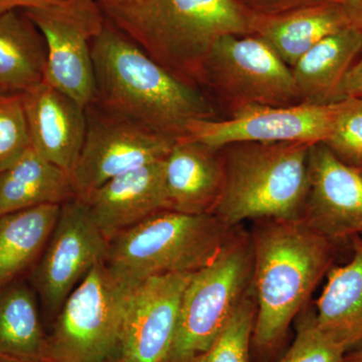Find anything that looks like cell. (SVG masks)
<instances>
[{
    "instance_id": "obj_1",
    "label": "cell",
    "mask_w": 362,
    "mask_h": 362,
    "mask_svg": "<svg viewBox=\"0 0 362 362\" xmlns=\"http://www.w3.org/2000/svg\"><path fill=\"white\" fill-rule=\"evenodd\" d=\"M250 233L257 304L251 351L268 359L284 345L293 321L332 268L337 244L303 220L255 221Z\"/></svg>"
},
{
    "instance_id": "obj_2",
    "label": "cell",
    "mask_w": 362,
    "mask_h": 362,
    "mask_svg": "<svg viewBox=\"0 0 362 362\" xmlns=\"http://www.w3.org/2000/svg\"><path fill=\"white\" fill-rule=\"evenodd\" d=\"M96 98L105 110L149 129L185 137L194 121L220 119L201 88L176 78L110 21L92 42Z\"/></svg>"
},
{
    "instance_id": "obj_3",
    "label": "cell",
    "mask_w": 362,
    "mask_h": 362,
    "mask_svg": "<svg viewBox=\"0 0 362 362\" xmlns=\"http://www.w3.org/2000/svg\"><path fill=\"white\" fill-rule=\"evenodd\" d=\"M100 8L150 58L197 88L214 45L226 35H252L256 16L235 0H135Z\"/></svg>"
},
{
    "instance_id": "obj_4",
    "label": "cell",
    "mask_w": 362,
    "mask_h": 362,
    "mask_svg": "<svg viewBox=\"0 0 362 362\" xmlns=\"http://www.w3.org/2000/svg\"><path fill=\"white\" fill-rule=\"evenodd\" d=\"M311 144L235 142L221 147L225 181L213 214L226 225L303 218Z\"/></svg>"
},
{
    "instance_id": "obj_5",
    "label": "cell",
    "mask_w": 362,
    "mask_h": 362,
    "mask_svg": "<svg viewBox=\"0 0 362 362\" xmlns=\"http://www.w3.org/2000/svg\"><path fill=\"white\" fill-rule=\"evenodd\" d=\"M240 228L211 214L159 211L109 240L105 263L131 286L153 276L194 273L211 263Z\"/></svg>"
},
{
    "instance_id": "obj_6",
    "label": "cell",
    "mask_w": 362,
    "mask_h": 362,
    "mask_svg": "<svg viewBox=\"0 0 362 362\" xmlns=\"http://www.w3.org/2000/svg\"><path fill=\"white\" fill-rule=\"evenodd\" d=\"M252 278L251 233L240 228L211 263L192 275L166 362H194L211 349L252 289Z\"/></svg>"
},
{
    "instance_id": "obj_7",
    "label": "cell",
    "mask_w": 362,
    "mask_h": 362,
    "mask_svg": "<svg viewBox=\"0 0 362 362\" xmlns=\"http://www.w3.org/2000/svg\"><path fill=\"white\" fill-rule=\"evenodd\" d=\"M133 287L105 261L93 267L54 318L45 362H101L119 356Z\"/></svg>"
},
{
    "instance_id": "obj_8",
    "label": "cell",
    "mask_w": 362,
    "mask_h": 362,
    "mask_svg": "<svg viewBox=\"0 0 362 362\" xmlns=\"http://www.w3.org/2000/svg\"><path fill=\"white\" fill-rule=\"evenodd\" d=\"M226 110L300 103L290 66L257 35H226L209 52L202 87Z\"/></svg>"
},
{
    "instance_id": "obj_9",
    "label": "cell",
    "mask_w": 362,
    "mask_h": 362,
    "mask_svg": "<svg viewBox=\"0 0 362 362\" xmlns=\"http://www.w3.org/2000/svg\"><path fill=\"white\" fill-rule=\"evenodd\" d=\"M23 13L47 42L45 82L87 109L96 98L92 42L106 21L99 4L96 0H66Z\"/></svg>"
},
{
    "instance_id": "obj_10",
    "label": "cell",
    "mask_w": 362,
    "mask_h": 362,
    "mask_svg": "<svg viewBox=\"0 0 362 362\" xmlns=\"http://www.w3.org/2000/svg\"><path fill=\"white\" fill-rule=\"evenodd\" d=\"M107 252L108 240L85 202L76 197L62 204L47 247L28 276L45 316L54 320L69 295Z\"/></svg>"
},
{
    "instance_id": "obj_11",
    "label": "cell",
    "mask_w": 362,
    "mask_h": 362,
    "mask_svg": "<svg viewBox=\"0 0 362 362\" xmlns=\"http://www.w3.org/2000/svg\"><path fill=\"white\" fill-rule=\"evenodd\" d=\"M106 114L87 118L84 143L71 171L76 197L81 201L116 176L164 160L177 139Z\"/></svg>"
},
{
    "instance_id": "obj_12",
    "label": "cell",
    "mask_w": 362,
    "mask_h": 362,
    "mask_svg": "<svg viewBox=\"0 0 362 362\" xmlns=\"http://www.w3.org/2000/svg\"><path fill=\"white\" fill-rule=\"evenodd\" d=\"M338 102L286 106H250L225 119L194 121L187 137L213 148L235 142L325 143L332 131Z\"/></svg>"
},
{
    "instance_id": "obj_13",
    "label": "cell",
    "mask_w": 362,
    "mask_h": 362,
    "mask_svg": "<svg viewBox=\"0 0 362 362\" xmlns=\"http://www.w3.org/2000/svg\"><path fill=\"white\" fill-rule=\"evenodd\" d=\"M194 273L145 279L131 291L119 356L126 362H166L180 321L181 304Z\"/></svg>"
},
{
    "instance_id": "obj_14",
    "label": "cell",
    "mask_w": 362,
    "mask_h": 362,
    "mask_svg": "<svg viewBox=\"0 0 362 362\" xmlns=\"http://www.w3.org/2000/svg\"><path fill=\"white\" fill-rule=\"evenodd\" d=\"M302 220L337 244L362 235V175L324 143L312 145L309 151V189Z\"/></svg>"
},
{
    "instance_id": "obj_15",
    "label": "cell",
    "mask_w": 362,
    "mask_h": 362,
    "mask_svg": "<svg viewBox=\"0 0 362 362\" xmlns=\"http://www.w3.org/2000/svg\"><path fill=\"white\" fill-rule=\"evenodd\" d=\"M164 161L116 176L83 199L108 242L149 216L169 211Z\"/></svg>"
},
{
    "instance_id": "obj_16",
    "label": "cell",
    "mask_w": 362,
    "mask_h": 362,
    "mask_svg": "<svg viewBox=\"0 0 362 362\" xmlns=\"http://www.w3.org/2000/svg\"><path fill=\"white\" fill-rule=\"evenodd\" d=\"M21 95L32 148L71 175L85 140L87 109L45 82Z\"/></svg>"
},
{
    "instance_id": "obj_17",
    "label": "cell",
    "mask_w": 362,
    "mask_h": 362,
    "mask_svg": "<svg viewBox=\"0 0 362 362\" xmlns=\"http://www.w3.org/2000/svg\"><path fill=\"white\" fill-rule=\"evenodd\" d=\"M169 211L211 214L225 181L221 150L192 138H177L164 161Z\"/></svg>"
},
{
    "instance_id": "obj_18",
    "label": "cell",
    "mask_w": 362,
    "mask_h": 362,
    "mask_svg": "<svg viewBox=\"0 0 362 362\" xmlns=\"http://www.w3.org/2000/svg\"><path fill=\"white\" fill-rule=\"evenodd\" d=\"M354 25L338 1L325 2L269 16H255L252 35L270 45L293 68L317 42Z\"/></svg>"
},
{
    "instance_id": "obj_19",
    "label": "cell",
    "mask_w": 362,
    "mask_h": 362,
    "mask_svg": "<svg viewBox=\"0 0 362 362\" xmlns=\"http://www.w3.org/2000/svg\"><path fill=\"white\" fill-rule=\"evenodd\" d=\"M362 52V28L349 25L324 37L291 69L300 103L330 104Z\"/></svg>"
},
{
    "instance_id": "obj_20",
    "label": "cell",
    "mask_w": 362,
    "mask_h": 362,
    "mask_svg": "<svg viewBox=\"0 0 362 362\" xmlns=\"http://www.w3.org/2000/svg\"><path fill=\"white\" fill-rule=\"evenodd\" d=\"M350 240L351 259L330 269L327 283L315 303L319 327L346 352L362 347V235Z\"/></svg>"
},
{
    "instance_id": "obj_21",
    "label": "cell",
    "mask_w": 362,
    "mask_h": 362,
    "mask_svg": "<svg viewBox=\"0 0 362 362\" xmlns=\"http://www.w3.org/2000/svg\"><path fill=\"white\" fill-rule=\"evenodd\" d=\"M47 42L21 9L0 13V94H23L45 82Z\"/></svg>"
},
{
    "instance_id": "obj_22",
    "label": "cell",
    "mask_w": 362,
    "mask_h": 362,
    "mask_svg": "<svg viewBox=\"0 0 362 362\" xmlns=\"http://www.w3.org/2000/svg\"><path fill=\"white\" fill-rule=\"evenodd\" d=\"M76 199L71 175L30 147L0 171V216Z\"/></svg>"
},
{
    "instance_id": "obj_23",
    "label": "cell",
    "mask_w": 362,
    "mask_h": 362,
    "mask_svg": "<svg viewBox=\"0 0 362 362\" xmlns=\"http://www.w3.org/2000/svg\"><path fill=\"white\" fill-rule=\"evenodd\" d=\"M62 204H42L0 216V286L25 278L44 252Z\"/></svg>"
},
{
    "instance_id": "obj_24",
    "label": "cell",
    "mask_w": 362,
    "mask_h": 362,
    "mask_svg": "<svg viewBox=\"0 0 362 362\" xmlns=\"http://www.w3.org/2000/svg\"><path fill=\"white\" fill-rule=\"evenodd\" d=\"M40 300L28 279L0 286V357L45 362L47 334Z\"/></svg>"
},
{
    "instance_id": "obj_25",
    "label": "cell",
    "mask_w": 362,
    "mask_h": 362,
    "mask_svg": "<svg viewBox=\"0 0 362 362\" xmlns=\"http://www.w3.org/2000/svg\"><path fill=\"white\" fill-rule=\"evenodd\" d=\"M256 311L252 286L218 339L194 362H251V341Z\"/></svg>"
},
{
    "instance_id": "obj_26",
    "label": "cell",
    "mask_w": 362,
    "mask_h": 362,
    "mask_svg": "<svg viewBox=\"0 0 362 362\" xmlns=\"http://www.w3.org/2000/svg\"><path fill=\"white\" fill-rule=\"evenodd\" d=\"M345 354L342 345L319 327L315 311L305 308L300 313L294 341L276 362H343Z\"/></svg>"
},
{
    "instance_id": "obj_27",
    "label": "cell",
    "mask_w": 362,
    "mask_h": 362,
    "mask_svg": "<svg viewBox=\"0 0 362 362\" xmlns=\"http://www.w3.org/2000/svg\"><path fill=\"white\" fill-rule=\"evenodd\" d=\"M324 144L340 160L358 168L362 162V97L338 101L332 131Z\"/></svg>"
},
{
    "instance_id": "obj_28",
    "label": "cell",
    "mask_w": 362,
    "mask_h": 362,
    "mask_svg": "<svg viewBox=\"0 0 362 362\" xmlns=\"http://www.w3.org/2000/svg\"><path fill=\"white\" fill-rule=\"evenodd\" d=\"M30 147L23 95L0 94V171Z\"/></svg>"
},
{
    "instance_id": "obj_29",
    "label": "cell",
    "mask_w": 362,
    "mask_h": 362,
    "mask_svg": "<svg viewBox=\"0 0 362 362\" xmlns=\"http://www.w3.org/2000/svg\"><path fill=\"white\" fill-rule=\"evenodd\" d=\"M239 6L257 16H276L302 7L339 0H235Z\"/></svg>"
},
{
    "instance_id": "obj_30",
    "label": "cell",
    "mask_w": 362,
    "mask_h": 362,
    "mask_svg": "<svg viewBox=\"0 0 362 362\" xmlns=\"http://www.w3.org/2000/svg\"><path fill=\"white\" fill-rule=\"evenodd\" d=\"M350 97H362V52L337 88L332 103Z\"/></svg>"
},
{
    "instance_id": "obj_31",
    "label": "cell",
    "mask_w": 362,
    "mask_h": 362,
    "mask_svg": "<svg viewBox=\"0 0 362 362\" xmlns=\"http://www.w3.org/2000/svg\"><path fill=\"white\" fill-rule=\"evenodd\" d=\"M66 0H0V13L16 9L45 8L63 4Z\"/></svg>"
},
{
    "instance_id": "obj_32",
    "label": "cell",
    "mask_w": 362,
    "mask_h": 362,
    "mask_svg": "<svg viewBox=\"0 0 362 362\" xmlns=\"http://www.w3.org/2000/svg\"><path fill=\"white\" fill-rule=\"evenodd\" d=\"M352 25L362 28V0H339Z\"/></svg>"
},
{
    "instance_id": "obj_33",
    "label": "cell",
    "mask_w": 362,
    "mask_h": 362,
    "mask_svg": "<svg viewBox=\"0 0 362 362\" xmlns=\"http://www.w3.org/2000/svg\"><path fill=\"white\" fill-rule=\"evenodd\" d=\"M343 362H362V347L346 352L344 358H343Z\"/></svg>"
},
{
    "instance_id": "obj_34",
    "label": "cell",
    "mask_w": 362,
    "mask_h": 362,
    "mask_svg": "<svg viewBox=\"0 0 362 362\" xmlns=\"http://www.w3.org/2000/svg\"><path fill=\"white\" fill-rule=\"evenodd\" d=\"M99 6H114V4H125V2L135 1V0H96Z\"/></svg>"
},
{
    "instance_id": "obj_35",
    "label": "cell",
    "mask_w": 362,
    "mask_h": 362,
    "mask_svg": "<svg viewBox=\"0 0 362 362\" xmlns=\"http://www.w3.org/2000/svg\"><path fill=\"white\" fill-rule=\"evenodd\" d=\"M101 362H126L123 358H121L120 356H116L111 357V358L106 359Z\"/></svg>"
},
{
    "instance_id": "obj_36",
    "label": "cell",
    "mask_w": 362,
    "mask_h": 362,
    "mask_svg": "<svg viewBox=\"0 0 362 362\" xmlns=\"http://www.w3.org/2000/svg\"><path fill=\"white\" fill-rule=\"evenodd\" d=\"M357 170L359 171V173L362 175V162L361 164H359L358 168H356Z\"/></svg>"
},
{
    "instance_id": "obj_37",
    "label": "cell",
    "mask_w": 362,
    "mask_h": 362,
    "mask_svg": "<svg viewBox=\"0 0 362 362\" xmlns=\"http://www.w3.org/2000/svg\"><path fill=\"white\" fill-rule=\"evenodd\" d=\"M0 362H16V361H9V359H1V361H0Z\"/></svg>"
},
{
    "instance_id": "obj_38",
    "label": "cell",
    "mask_w": 362,
    "mask_h": 362,
    "mask_svg": "<svg viewBox=\"0 0 362 362\" xmlns=\"http://www.w3.org/2000/svg\"><path fill=\"white\" fill-rule=\"evenodd\" d=\"M1 359H6V358H4V357H0V361H1Z\"/></svg>"
}]
</instances>
